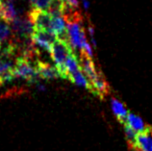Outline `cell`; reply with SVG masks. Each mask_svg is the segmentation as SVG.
Wrapping results in <instances>:
<instances>
[{
  "label": "cell",
  "mask_w": 152,
  "mask_h": 151,
  "mask_svg": "<svg viewBox=\"0 0 152 151\" xmlns=\"http://www.w3.org/2000/svg\"><path fill=\"white\" fill-rule=\"evenodd\" d=\"M14 76L23 79L29 84H37L39 79L37 67L33 66L26 57H18L15 59L14 67Z\"/></svg>",
  "instance_id": "1"
},
{
  "label": "cell",
  "mask_w": 152,
  "mask_h": 151,
  "mask_svg": "<svg viewBox=\"0 0 152 151\" xmlns=\"http://www.w3.org/2000/svg\"><path fill=\"white\" fill-rule=\"evenodd\" d=\"M71 53H72V48L66 39H58L52 45L50 55L52 60L55 63V66L57 67L61 75V78H64V65Z\"/></svg>",
  "instance_id": "2"
},
{
  "label": "cell",
  "mask_w": 152,
  "mask_h": 151,
  "mask_svg": "<svg viewBox=\"0 0 152 151\" xmlns=\"http://www.w3.org/2000/svg\"><path fill=\"white\" fill-rule=\"evenodd\" d=\"M81 19L76 21L67 22L66 36L67 41L72 49H79L82 51L84 46L88 42L86 39L85 30L81 24Z\"/></svg>",
  "instance_id": "3"
},
{
  "label": "cell",
  "mask_w": 152,
  "mask_h": 151,
  "mask_svg": "<svg viewBox=\"0 0 152 151\" xmlns=\"http://www.w3.org/2000/svg\"><path fill=\"white\" fill-rule=\"evenodd\" d=\"M31 39L35 47H39L42 50L50 53L52 45L58 39V37L50 31L34 29L33 34L31 35Z\"/></svg>",
  "instance_id": "4"
},
{
  "label": "cell",
  "mask_w": 152,
  "mask_h": 151,
  "mask_svg": "<svg viewBox=\"0 0 152 151\" xmlns=\"http://www.w3.org/2000/svg\"><path fill=\"white\" fill-rule=\"evenodd\" d=\"M29 19L33 23L35 29L47 30L51 32L53 17L47 11L32 9L29 13Z\"/></svg>",
  "instance_id": "5"
},
{
  "label": "cell",
  "mask_w": 152,
  "mask_h": 151,
  "mask_svg": "<svg viewBox=\"0 0 152 151\" xmlns=\"http://www.w3.org/2000/svg\"><path fill=\"white\" fill-rule=\"evenodd\" d=\"M11 29L21 39L31 38L34 32V25L29 18H17L13 22H11Z\"/></svg>",
  "instance_id": "6"
},
{
  "label": "cell",
  "mask_w": 152,
  "mask_h": 151,
  "mask_svg": "<svg viewBox=\"0 0 152 151\" xmlns=\"http://www.w3.org/2000/svg\"><path fill=\"white\" fill-rule=\"evenodd\" d=\"M36 67H37L39 78L45 79V80H52V79L61 78V75H60L57 67L55 66H53L45 62L38 61L37 63H36Z\"/></svg>",
  "instance_id": "7"
},
{
  "label": "cell",
  "mask_w": 152,
  "mask_h": 151,
  "mask_svg": "<svg viewBox=\"0 0 152 151\" xmlns=\"http://www.w3.org/2000/svg\"><path fill=\"white\" fill-rule=\"evenodd\" d=\"M79 61H80L81 70L83 71V73L87 76V78L90 80V82H91L94 79H95L97 77V75L100 71L96 70V67H95L94 62L93 61V59L87 57L86 55L81 53V57H80Z\"/></svg>",
  "instance_id": "8"
},
{
  "label": "cell",
  "mask_w": 152,
  "mask_h": 151,
  "mask_svg": "<svg viewBox=\"0 0 152 151\" xmlns=\"http://www.w3.org/2000/svg\"><path fill=\"white\" fill-rule=\"evenodd\" d=\"M91 83L94 89V94H95L100 99H103L108 93H109V91H110L109 84L107 83V81L105 80V78H104L103 74L101 72H99L97 77L94 79Z\"/></svg>",
  "instance_id": "9"
},
{
  "label": "cell",
  "mask_w": 152,
  "mask_h": 151,
  "mask_svg": "<svg viewBox=\"0 0 152 151\" xmlns=\"http://www.w3.org/2000/svg\"><path fill=\"white\" fill-rule=\"evenodd\" d=\"M126 124H128L132 129H133L134 131H136L138 134L139 133H145L146 132L147 130L150 129L149 125H146L145 121H143L142 120L140 117L136 116V115L132 114L129 112V114H128V116L126 117V120L125 122Z\"/></svg>",
  "instance_id": "10"
},
{
  "label": "cell",
  "mask_w": 152,
  "mask_h": 151,
  "mask_svg": "<svg viewBox=\"0 0 152 151\" xmlns=\"http://www.w3.org/2000/svg\"><path fill=\"white\" fill-rule=\"evenodd\" d=\"M137 151H152V127L137 136Z\"/></svg>",
  "instance_id": "11"
},
{
  "label": "cell",
  "mask_w": 152,
  "mask_h": 151,
  "mask_svg": "<svg viewBox=\"0 0 152 151\" xmlns=\"http://www.w3.org/2000/svg\"><path fill=\"white\" fill-rule=\"evenodd\" d=\"M111 108H112V111H113L115 117L118 118V120L121 123H123V124H124L126 117L128 116V114H129V111L126 109L124 104L119 100H118L117 98L112 97L111 98Z\"/></svg>",
  "instance_id": "12"
},
{
  "label": "cell",
  "mask_w": 152,
  "mask_h": 151,
  "mask_svg": "<svg viewBox=\"0 0 152 151\" xmlns=\"http://www.w3.org/2000/svg\"><path fill=\"white\" fill-rule=\"evenodd\" d=\"M80 69H81V66H80L79 59L72 52L67 57L65 65H64V79H69V76L71 73H74Z\"/></svg>",
  "instance_id": "13"
},
{
  "label": "cell",
  "mask_w": 152,
  "mask_h": 151,
  "mask_svg": "<svg viewBox=\"0 0 152 151\" xmlns=\"http://www.w3.org/2000/svg\"><path fill=\"white\" fill-rule=\"evenodd\" d=\"M69 80L70 82L74 83L75 85L82 87V88L90 90L91 93H94V89H93V86H91V83L90 82L89 79L87 78L86 75L83 73V71L81 69L76 71L74 73H71L69 76Z\"/></svg>",
  "instance_id": "14"
},
{
  "label": "cell",
  "mask_w": 152,
  "mask_h": 151,
  "mask_svg": "<svg viewBox=\"0 0 152 151\" xmlns=\"http://www.w3.org/2000/svg\"><path fill=\"white\" fill-rule=\"evenodd\" d=\"M14 0H5L4 1V15L3 19H5L7 22H13L18 17V11L15 9Z\"/></svg>",
  "instance_id": "15"
},
{
  "label": "cell",
  "mask_w": 152,
  "mask_h": 151,
  "mask_svg": "<svg viewBox=\"0 0 152 151\" xmlns=\"http://www.w3.org/2000/svg\"><path fill=\"white\" fill-rule=\"evenodd\" d=\"M123 128H124V133H125V137H126V140L128 142V144L133 147L135 150H137V136L138 134L136 131H134L131 127L124 123L123 124Z\"/></svg>",
  "instance_id": "16"
},
{
  "label": "cell",
  "mask_w": 152,
  "mask_h": 151,
  "mask_svg": "<svg viewBox=\"0 0 152 151\" xmlns=\"http://www.w3.org/2000/svg\"><path fill=\"white\" fill-rule=\"evenodd\" d=\"M12 34L11 25L5 19H0V42L6 41Z\"/></svg>",
  "instance_id": "17"
},
{
  "label": "cell",
  "mask_w": 152,
  "mask_h": 151,
  "mask_svg": "<svg viewBox=\"0 0 152 151\" xmlns=\"http://www.w3.org/2000/svg\"><path fill=\"white\" fill-rule=\"evenodd\" d=\"M51 2H52V0H36L35 3L32 5V7H33V9L47 11Z\"/></svg>",
  "instance_id": "18"
},
{
  "label": "cell",
  "mask_w": 152,
  "mask_h": 151,
  "mask_svg": "<svg viewBox=\"0 0 152 151\" xmlns=\"http://www.w3.org/2000/svg\"><path fill=\"white\" fill-rule=\"evenodd\" d=\"M35 85H36V88H37V90H39V91H45V90H46V87H45V85L42 84V83L38 82L37 84H35Z\"/></svg>",
  "instance_id": "19"
},
{
  "label": "cell",
  "mask_w": 152,
  "mask_h": 151,
  "mask_svg": "<svg viewBox=\"0 0 152 151\" xmlns=\"http://www.w3.org/2000/svg\"><path fill=\"white\" fill-rule=\"evenodd\" d=\"M82 6H83V9L85 11H88L90 9V2L89 0H82Z\"/></svg>",
  "instance_id": "20"
},
{
  "label": "cell",
  "mask_w": 152,
  "mask_h": 151,
  "mask_svg": "<svg viewBox=\"0 0 152 151\" xmlns=\"http://www.w3.org/2000/svg\"><path fill=\"white\" fill-rule=\"evenodd\" d=\"M4 15V1L0 0V19H3Z\"/></svg>",
  "instance_id": "21"
},
{
  "label": "cell",
  "mask_w": 152,
  "mask_h": 151,
  "mask_svg": "<svg viewBox=\"0 0 152 151\" xmlns=\"http://www.w3.org/2000/svg\"><path fill=\"white\" fill-rule=\"evenodd\" d=\"M35 1H36V0H29V2L31 3V5H33V4L35 3Z\"/></svg>",
  "instance_id": "22"
},
{
  "label": "cell",
  "mask_w": 152,
  "mask_h": 151,
  "mask_svg": "<svg viewBox=\"0 0 152 151\" xmlns=\"http://www.w3.org/2000/svg\"><path fill=\"white\" fill-rule=\"evenodd\" d=\"M0 53H1V45H0Z\"/></svg>",
  "instance_id": "23"
},
{
  "label": "cell",
  "mask_w": 152,
  "mask_h": 151,
  "mask_svg": "<svg viewBox=\"0 0 152 151\" xmlns=\"http://www.w3.org/2000/svg\"><path fill=\"white\" fill-rule=\"evenodd\" d=\"M63 1H64V2H66V1H67V0H63Z\"/></svg>",
  "instance_id": "24"
},
{
  "label": "cell",
  "mask_w": 152,
  "mask_h": 151,
  "mask_svg": "<svg viewBox=\"0 0 152 151\" xmlns=\"http://www.w3.org/2000/svg\"><path fill=\"white\" fill-rule=\"evenodd\" d=\"M1 43H2V42H0V45H1Z\"/></svg>",
  "instance_id": "25"
}]
</instances>
